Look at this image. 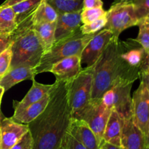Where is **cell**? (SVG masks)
Returning a JSON list of instances; mask_svg holds the SVG:
<instances>
[{
    "mask_svg": "<svg viewBox=\"0 0 149 149\" xmlns=\"http://www.w3.org/2000/svg\"><path fill=\"white\" fill-rule=\"evenodd\" d=\"M120 50V41L112 38L95 65L92 98H101L107 90L122 80L119 63Z\"/></svg>",
    "mask_w": 149,
    "mask_h": 149,
    "instance_id": "3",
    "label": "cell"
},
{
    "mask_svg": "<svg viewBox=\"0 0 149 149\" xmlns=\"http://www.w3.org/2000/svg\"><path fill=\"white\" fill-rule=\"evenodd\" d=\"M33 12L17 18V26L11 34L13 57L10 69L21 65L35 68L44 55L43 47L33 27Z\"/></svg>",
    "mask_w": 149,
    "mask_h": 149,
    "instance_id": "2",
    "label": "cell"
},
{
    "mask_svg": "<svg viewBox=\"0 0 149 149\" xmlns=\"http://www.w3.org/2000/svg\"><path fill=\"white\" fill-rule=\"evenodd\" d=\"M49 95V103L45 110L28 124L33 149H61L72 119L68 81L55 80Z\"/></svg>",
    "mask_w": 149,
    "mask_h": 149,
    "instance_id": "1",
    "label": "cell"
},
{
    "mask_svg": "<svg viewBox=\"0 0 149 149\" xmlns=\"http://www.w3.org/2000/svg\"><path fill=\"white\" fill-rule=\"evenodd\" d=\"M81 23V11L58 13L55 31V43L79 33Z\"/></svg>",
    "mask_w": 149,
    "mask_h": 149,
    "instance_id": "11",
    "label": "cell"
},
{
    "mask_svg": "<svg viewBox=\"0 0 149 149\" xmlns=\"http://www.w3.org/2000/svg\"><path fill=\"white\" fill-rule=\"evenodd\" d=\"M58 13H76L83 10V0H46Z\"/></svg>",
    "mask_w": 149,
    "mask_h": 149,
    "instance_id": "23",
    "label": "cell"
},
{
    "mask_svg": "<svg viewBox=\"0 0 149 149\" xmlns=\"http://www.w3.org/2000/svg\"><path fill=\"white\" fill-rule=\"evenodd\" d=\"M123 125V116H121L115 109H112L103 133V142L121 146V135Z\"/></svg>",
    "mask_w": 149,
    "mask_h": 149,
    "instance_id": "17",
    "label": "cell"
},
{
    "mask_svg": "<svg viewBox=\"0 0 149 149\" xmlns=\"http://www.w3.org/2000/svg\"><path fill=\"white\" fill-rule=\"evenodd\" d=\"M68 132L86 148L100 149V144L95 135L84 120L72 118Z\"/></svg>",
    "mask_w": 149,
    "mask_h": 149,
    "instance_id": "15",
    "label": "cell"
},
{
    "mask_svg": "<svg viewBox=\"0 0 149 149\" xmlns=\"http://www.w3.org/2000/svg\"><path fill=\"white\" fill-rule=\"evenodd\" d=\"M133 82L126 80H119L112 88L114 92L113 109L124 119L131 117L132 114V97L131 89Z\"/></svg>",
    "mask_w": 149,
    "mask_h": 149,
    "instance_id": "12",
    "label": "cell"
},
{
    "mask_svg": "<svg viewBox=\"0 0 149 149\" xmlns=\"http://www.w3.org/2000/svg\"><path fill=\"white\" fill-rule=\"evenodd\" d=\"M135 8V14L138 19L148 17L149 0H135L132 3Z\"/></svg>",
    "mask_w": 149,
    "mask_h": 149,
    "instance_id": "29",
    "label": "cell"
},
{
    "mask_svg": "<svg viewBox=\"0 0 149 149\" xmlns=\"http://www.w3.org/2000/svg\"><path fill=\"white\" fill-rule=\"evenodd\" d=\"M58 13L46 1L42 0L32 13L33 25L57 21Z\"/></svg>",
    "mask_w": 149,
    "mask_h": 149,
    "instance_id": "21",
    "label": "cell"
},
{
    "mask_svg": "<svg viewBox=\"0 0 149 149\" xmlns=\"http://www.w3.org/2000/svg\"><path fill=\"white\" fill-rule=\"evenodd\" d=\"M106 23H107V18L106 16H105L90 23L83 24L80 27V31L84 35L96 33L103 28L106 27Z\"/></svg>",
    "mask_w": 149,
    "mask_h": 149,
    "instance_id": "27",
    "label": "cell"
},
{
    "mask_svg": "<svg viewBox=\"0 0 149 149\" xmlns=\"http://www.w3.org/2000/svg\"><path fill=\"white\" fill-rule=\"evenodd\" d=\"M49 100V95L48 93L40 100L30 105L29 107L26 108L20 113L16 115H13L12 118L18 123L28 125L42 113V111L45 110L46 106H47Z\"/></svg>",
    "mask_w": 149,
    "mask_h": 149,
    "instance_id": "19",
    "label": "cell"
},
{
    "mask_svg": "<svg viewBox=\"0 0 149 149\" xmlns=\"http://www.w3.org/2000/svg\"><path fill=\"white\" fill-rule=\"evenodd\" d=\"M5 93L4 91V89L1 86H0V107H1V100H2V97L4 93Z\"/></svg>",
    "mask_w": 149,
    "mask_h": 149,
    "instance_id": "39",
    "label": "cell"
},
{
    "mask_svg": "<svg viewBox=\"0 0 149 149\" xmlns=\"http://www.w3.org/2000/svg\"><path fill=\"white\" fill-rule=\"evenodd\" d=\"M141 79L132 97V114L134 122L146 138L149 123V74H143Z\"/></svg>",
    "mask_w": 149,
    "mask_h": 149,
    "instance_id": "7",
    "label": "cell"
},
{
    "mask_svg": "<svg viewBox=\"0 0 149 149\" xmlns=\"http://www.w3.org/2000/svg\"><path fill=\"white\" fill-rule=\"evenodd\" d=\"M143 74H149V52L147 53L146 57L143 68Z\"/></svg>",
    "mask_w": 149,
    "mask_h": 149,
    "instance_id": "36",
    "label": "cell"
},
{
    "mask_svg": "<svg viewBox=\"0 0 149 149\" xmlns=\"http://www.w3.org/2000/svg\"><path fill=\"white\" fill-rule=\"evenodd\" d=\"M26 1V0H5L1 5L4 6V7H12V6L15 5L17 3L22 2V1Z\"/></svg>",
    "mask_w": 149,
    "mask_h": 149,
    "instance_id": "35",
    "label": "cell"
},
{
    "mask_svg": "<svg viewBox=\"0 0 149 149\" xmlns=\"http://www.w3.org/2000/svg\"><path fill=\"white\" fill-rule=\"evenodd\" d=\"M100 149H103V148H100Z\"/></svg>",
    "mask_w": 149,
    "mask_h": 149,
    "instance_id": "43",
    "label": "cell"
},
{
    "mask_svg": "<svg viewBox=\"0 0 149 149\" xmlns=\"http://www.w3.org/2000/svg\"><path fill=\"white\" fill-rule=\"evenodd\" d=\"M17 26V16L12 7L0 5V36H10Z\"/></svg>",
    "mask_w": 149,
    "mask_h": 149,
    "instance_id": "22",
    "label": "cell"
},
{
    "mask_svg": "<svg viewBox=\"0 0 149 149\" xmlns=\"http://www.w3.org/2000/svg\"><path fill=\"white\" fill-rule=\"evenodd\" d=\"M11 35L10 36H0V54L11 45Z\"/></svg>",
    "mask_w": 149,
    "mask_h": 149,
    "instance_id": "34",
    "label": "cell"
},
{
    "mask_svg": "<svg viewBox=\"0 0 149 149\" xmlns=\"http://www.w3.org/2000/svg\"><path fill=\"white\" fill-rule=\"evenodd\" d=\"M144 149H149V147H145V148Z\"/></svg>",
    "mask_w": 149,
    "mask_h": 149,
    "instance_id": "42",
    "label": "cell"
},
{
    "mask_svg": "<svg viewBox=\"0 0 149 149\" xmlns=\"http://www.w3.org/2000/svg\"><path fill=\"white\" fill-rule=\"evenodd\" d=\"M137 26L139 27L138 37L134 40L139 44L146 53L149 52V17L140 19Z\"/></svg>",
    "mask_w": 149,
    "mask_h": 149,
    "instance_id": "24",
    "label": "cell"
},
{
    "mask_svg": "<svg viewBox=\"0 0 149 149\" xmlns=\"http://www.w3.org/2000/svg\"><path fill=\"white\" fill-rule=\"evenodd\" d=\"M12 48L11 45L0 54V78L7 74L10 69L12 62Z\"/></svg>",
    "mask_w": 149,
    "mask_h": 149,
    "instance_id": "28",
    "label": "cell"
},
{
    "mask_svg": "<svg viewBox=\"0 0 149 149\" xmlns=\"http://www.w3.org/2000/svg\"><path fill=\"white\" fill-rule=\"evenodd\" d=\"M95 65L82 68L75 78L68 81V102L74 119H78L92 100Z\"/></svg>",
    "mask_w": 149,
    "mask_h": 149,
    "instance_id": "5",
    "label": "cell"
},
{
    "mask_svg": "<svg viewBox=\"0 0 149 149\" xmlns=\"http://www.w3.org/2000/svg\"><path fill=\"white\" fill-rule=\"evenodd\" d=\"M122 149H144L146 138L134 122L132 116L124 119V125L121 135Z\"/></svg>",
    "mask_w": 149,
    "mask_h": 149,
    "instance_id": "13",
    "label": "cell"
},
{
    "mask_svg": "<svg viewBox=\"0 0 149 149\" xmlns=\"http://www.w3.org/2000/svg\"><path fill=\"white\" fill-rule=\"evenodd\" d=\"M82 70L80 55L65 58L52 65L49 72L53 74L58 81H69Z\"/></svg>",
    "mask_w": 149,
    "mask_h": 149,
    "instance_id": "14",
    "label": "cell"
},
{
    "mask_svg": "<svg viewBox=\"0 0 149 149\" xmlns=\"http://www.w3.org/2000/svg\"><path fill=\"white\" fill-rule=\"evenodd\" d=\"M103 3L101 0H83V10L103 7Z\"/></svg>",
    "mask_w": 149,
    "mask_h": 149,
    "instance_id": "33",
    "label": "cell"
},
{
    "mask_svg": "<svg viewBox=\"0 0 149 149\" xmlns=\"http://www.w3.org/2000/svg\"><path fill=\"white\" fill-rule=\"evenodd\" d=\"M146 147H149V123H148V134L146 137Z\"/></svg>",
    "mask_w": 149,
    "mask_h": 149,
    "instance_id": "40",
    "label": "cell"
},
{
    "mask_svg": "<svg viewBox=\"0 0 149 149\" xmlns=\"http://www.w3.org/2000/svg\"><path fill=\"white\" fill-rule=\"evenodd\" d=\"M62 149H88L86 148L84 145L79 142L76 138L71 135H70L68 132H67L65 135L64 141L63 142Z\"/></svg>",
    "mask_w": 149,
    "mask_h": 149,
    "instance_id": "30",
    "label": "cell"
},
{
    "mask_svg": "<svg viewBox=\"0 0 149 149\" xmlns=\"http://www.w3.org/2000/svg\"><path fill=\"white\" fill-rule=\"evenodd\" d=\"M135 0H115L113 4L115 3H132Z\"/></svg>",
    "mask_w": 149,
    "mask_h": 149,
    "instance_id": "38",
    "label": "cell"
},
{
    "mask_svg": "<svg viewBox=\"0 0 149 149\" xmlns=\"http://www.w3.org/2000/svg\"><path fill=\"white\" fill-rule=\"evenodd\" d=\"M36 74L34 68L29 66H17L10 69V71L0 78V86L7 91L15 84L25 81L33 80Z\"/></svg>",
    "mask_w": 149,
    "mask_h": 149,
    "instance_id": "18",
    "label": "cell"
},
{
    "mask_svg": "<svg viewBox=\"0 0 149 149\" xmlns=\"http://www.w3.org/2000/svg\"><path fill=\"white\" fill-rule=\"evenodd\" d=\"M61 149H62V148H61Z\"/></svg>",
    "mask_w": 149,
    "mask_h": 149,
    "instance_id": "45",
    "label": "cell"
},
{
    "mask_svg": "<svg viewBox=\"0 0 149 149\" xmlns=\"http://www.w3.org/2000/svg\"><path fill=\"white\" fill-rule=\"evenodd\" d=\"M111 110L103 103L101 98H92L77 119L84 120L90 126L97 138L100 147L103 143V133Z\"/></svg>",
    "mask_w": 149,
    "mask_h": 149,
    "instance_id": "8",
    "label": "cell"
},
{
    "mask_svg": "<svg viewBox=\"0 0 149 149\" xmlns=\"http://www.w3.org/2000/svg\"><path fill=\"white\" fill-rule=\"evenodd\" d=\"M32 81H33V84L25 97L20 101L13 100V108H14L13 115L20 113L30 105L43 98L46 95L49 93V90L52 87V84H41L35 81V79Z\"/></svg>",
    "mask_w": 149,
    "mask_h": 149,
    "instance_id": "16",
    "label": "cell"
},
{
    "mask_svg": "<svg viewBox=\"0 0 149 149\" xmlns=\"http://www.w3.org/2000/svg\"><path fill=\"white\" fill-rule=\"evenodd\" d=\"M10 149H33V138L28 131Z\"/></svg>",
    "mask_w": 149,
    "mask_h": 149,
    "instance_id": "31",
    "label": "cell"
},
{
    "mask_svg": "<svg viewBox=\"0 0 149 149\" xmlns=\"http://www.w3.org/2000/svg\"><path fill=\"white\" fill-rule=\"evenodd\" d=\"M100 148H102L103 149H122L120 146H116L112 145V144L106 142H103V144L100 146Z\"/></svg>",
    "mask_w": 149,
    "mask_h": 149,
    "instance_id": "37",
    "label": "cell"
},
{
    "mask_svg": "<svg viewBox=\"0 0 149 149\" xmlns=\"http://www.w3.org/2000/svg\"><path fill=\"white\" fill-rule=\"evenodd\" d=\"M28 131V125L5 117L0 123V149H10Z\"/></svg>",
    "mask_w": 149,
    "mask_h": 149,
    "instance_id": "10",
    "label": "cell"
},
{
    "mask_svg": "<svg viewBox=\"0 0 149 149\" xmlns=\"http://www.w3.org/2000/svg\"><path fill=\"white\" fill-rule=\"evenodd\" d=\"M95 33L84 35L81 31L68 39H63L53 45L48 52L44 53L39 65L34 68L35 74L49 72L52 65L65 58L80 55L90 39Z\"/></svg>",
    "mask_w": 149,
    "mask_h": 149,
    "instance_id": "4",
    "label": "cell"
},
{
    "mask_svg": "<svg viewBox=\"0 0 149 149\" xmlns=\"http://www.w3.org/2000/svg\"><path fill=\"white\" fill-rule=\"evenodd\" d=\"M106 29L111 31L113 38L119 39L121 33L126 29L137 26L139 19L137 17L132 3H115L106 11Z\"/></svg>",
    "mask_w": 149,
    "mask_h": 149,
    "instance_id": "6",
    "label": "cell"
},
{
    "mask_svg": "<svg viewBox=\"0 0 149 149\" xmlns=\"http://www.w3.org/2000/svg\"><path fill=\"white\" fill-rule=\"evenodd\" d=\"M102 101L109 109H112L113 106V101H114V92L113 88L107 90L101 97Z\"/></svg>",
    "mask_w": 149,
    "mask_h": 149,
    "instance_id": "32",
    "label": "cell"
},
{
    "mask_svg": "<svg viewBox=\"0 0 149 149\" xmlns=\"http://www.w3.org/2000/svg\"><path fill=\"white\" fill-rule=\"evenodd\" d=\"M4 115H3V113H2V112L1 111V110H0V123H1V122H2V120L3 119H4Z\"/></svg>",
    "mask_w": 149,
    "mask_h": 149,
    "instance_id": "41",
    "label": "cell"
},
{
    "mask_svg": "<svg viewBox=\"0 0 149 149\" xmlns=\"http://www.w3.org/2000/svg\"><path fill=\"white\" fill-rule=\"evenodd\" d=\"M113 38L111 31L104 29L96 33L83 49L81 54V63L90 67L96 63Z\"/></svg>",
    "mask_w": 149,
    "mask_h": 149,
    "instance_id": "9",
    "label": "cell"
},
{
    "mask_svg": "<svg viewBox=\"0 0 149 149\" xmlns=\"http://www.w3.org/2000/svg\"><path fill=\"white\" fill-rule=\"evenodd\" d=\"M148 17H149V15H148Z\"/></svg>",
    "mask_w": 149,
    "mask_h": 149,
    "instance_id": "44",
    "label": "cell"
},
{
    "mask_svg": "<svg viewBox=\"0 0 149 149\" xmlns=\"http://www.w3.org/2000/svg\"><path fill=\"white\" fill-rule=\"evenodd\" d=\"M42 0H26L12 6L17 18H20L31 13Z\"/></svg>",
    "mask_w": 149,
    "mask_h": 149,
    "instance_id": "25",
    "label": "cell"
},
{
    "mask_svg": "<svg viewBox=\"0 0 149 149\" xmlns=\"http://www.w3.org/2000/svg\"><path fill=\"white\" fill-rule=\"evenodd\" d=\"M106 16V11L103 7L84 9L81 11V20L83 24H87Z\"/></svg>",
    "mask_w": 149,
    "mask_h": 149,
    "instance_id": "26",
    "label": "cell"
},
{
    "mask_svg": "<svg viewBox=\"0 0 149 149\" xmlns=\"http://www.w3.org/2000/svg\"><path fill=\"white\" fill-rule=\"evenodd\" d=\"M55 26L56 22L33 25V29L43 47L44 53L48 52L55 43Z\"/></svg>",
    "mask_w": 149,
    "mask_h": 149,
    "instance_id": "20",
    "label": "cell"
}]
</instances>
